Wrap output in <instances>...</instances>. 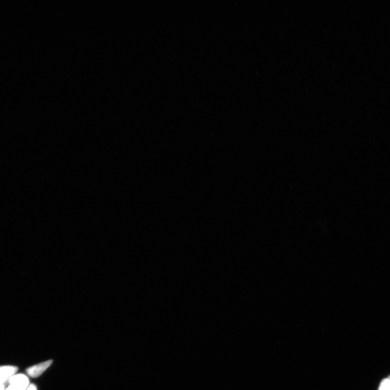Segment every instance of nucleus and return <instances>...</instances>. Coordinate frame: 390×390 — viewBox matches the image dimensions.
I'll use <instances>...</instances> for the list:
<instances>
[{"label": "nucleus", "instance_id": "nucleus-3", "mask_svg": "<svg viewBox=\"0 0 390 390\" xmlns=\"http://www.w3.org/2000/svg\"><path fill=\"white\" fill-rule=\"evenodd\" d=\"M18 371V367L14 366H0V375L8 380Z\"/></svg>", "mask_w": 390, "mask_h": 390}, {"label": "nucleus", "instance_id": "nucleus-1", "mask_svg": "<svg viewBox=\"0 0 390 390\" xmlns=\"http://www.w3.org/2000/svg\"><path fill=\"white\" fill-rule=\"evenodd\" d=\"M8 382L17 390H26L29 386V380L24 374H15L10 377Z\"/></svg>", "mask_w": 390, "mask_h": 390}, {"label": "nucleus", "instance_id": "nucleus-5", "mask_svg": "<svg viewBox=\"0 0 390 390\" xmlns=\"http://www.w3.org/2000/svg\"><path fill=\"white\" fill-rule=\"evenodd\" d=\"M26 390H37V387L34 384H29V387Z\"/></svg>", "mask_w": 390, "mask_h": 390}, {"label": "nucleus", "instance_id": "nucleus-6", "mask_svg": "<svg viewBox=\"0 0 390 390\" xmlns=\"http://www.w3.org/2000/svg\"><path fill=\"white\" fill-rule=\"evenodd\" d=\"M4 390H16L13 386H11V385L9 384L8 387L7 388H5Z\"/></svg>", "mask_w": 390, "mask_h": 390}, {"label": "nucleus", "instance_id": "nucleus-2", "mask_svg": "<svg viewBox=\"0 0 390 390\" xmlns=\"http://www.w3.org/2000/svg\"><path fill=\"white\" fill-rule=\"evenodd\" d=\"M52 362L53 360L41 362L38 363V364L28 368L26 369V371L27 372L28 375L31 377H39L52 365Z\"/></svg>", "mask_w": 390, "mask_h": 390}, {"label": "nucleus", "instance_id": "nucleus-4", "mask_svg": "<svg viewBox=\"0 0 390 390\" xmlns=\"http://www.w3.org/2000/svg\"><path fill=\"white\" fill-rule=\"evenodd\" d=\"M378 390H390V376L383 379L379 385Z\"/></svg>", "mask_w": 390, "mask_h": 390}]
</instances>
